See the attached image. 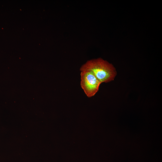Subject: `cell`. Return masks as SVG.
<instances>
[{"instance_id": "cell-1", "label": "cell", "mask_w": 162, "mask_h": 162, "mask_svg": "<svg viewBox=\"0 0 162 162\" xmlns=\"http://www.w3.org/2000/svg\"><path fill=\"white\" fill-rule=\"evenodd\" d=\"M84 70L91 71L101 83L113 81L117 75L113 65L100 58L87 61L80 68V71Z\"/></svg>"}, {"instance_id": "cell-2", "label": "cell", "mask_w": 162, "mask_h": 162, "mask_svg": "<svg viewBox=\"0 0 162 162\" xmlns=\"http://www.w3.org/2000/svg\"><path fill=\"white\" fill-rule=\"evenodd\" d=\"M81 71V86L86 96L91 97L98 91L101 83L93 73L88 70Z\"/></svg>"}]
</instances>
